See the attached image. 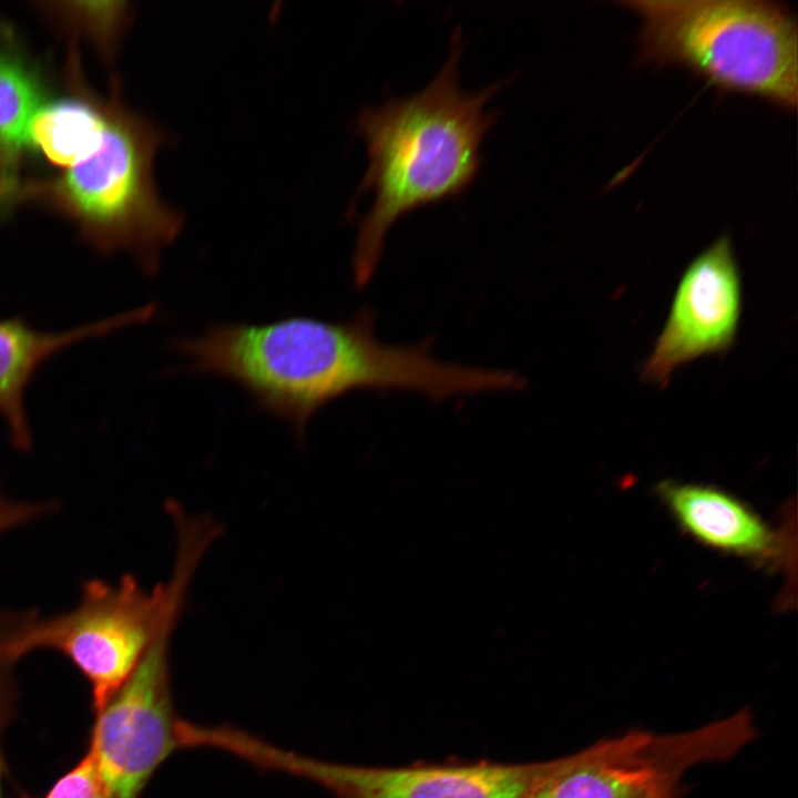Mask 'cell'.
Returning <instances> with one entry per match:
<instances>
[{"instance_id": "cell-1", "label": "cell", "mask_w": 798, "mask_h": 798, "mask_svg": "<svg viewBox=\"0 0 798 798\" xmlns=\"http://www.w3.org/2000/svg\"><path fill=\"white\" fill-rule=\"evenodd\" d=\"M174 348L193 371L238 383L297 436L317 410L358 389L442 400L508 391L513 382L508 370L438 360L426 345L385 344L368 310L345 323L290 317L264 325L219 324L176 340Z\"/></svg>"}, {"instance_id": "cell-2", "label": "cell", "mask_w": 798, "mask_h": 798, "mask_svg": "<svg viewBox=\"0 0 798 798\" xmlns=\"http://www.w3.org/2000/svg\"><path fill=\"white\" fill-rule=\"evenodd\" d=\"M460 30L439 73L418 93L366 106L356 132L367 145L368 166L358 192L371 191L359 224L352 275L365 286L375 273L386 234L402 215L463 193L481 166V144L497 121L485 109L503 81L467 92L458 81Z\"/></svg>"}, {"instance_id": "cell-3", "label": "cell", "mask_w": 798, "mask_h": 798, "mask_svg": "<svg viewBox=\"0 0 798 798\" xmlns=\"http://www.w3.org/2000/svg\"><path fill=\"white\" fill-rule=\"evenodd\" d=\"M176 530V556L167 584L152 591L130 574L117 583L88 580L78 604L68 612L41 617L17 612L4 648L16 662L35 649L66 656L91 685L99 712L130 677L165 622L180 614L186 589L213 533L202 524L183 522Z\"/></svg>"}, {"instance_id": "cell-4", "label": "cell", "mask_w": 798, "mask_h": 798, "mask_svg": "<svg viewBox=\"0 0 798 798\" xmlns=\"http://www.w3.org/2000/svg\"><path fill=\"white\" fill-rule=\"evenodd\" d=\"M642 20V57L681 65L718 90L795 110L797 21L781 3L760 0H626Z\"/></svg>"}, {"instance_id": "cell-5", "label": "cell", "mask_w": 798, "mask_h": 798, "mask_svg": "<svg viewBox=\"0 0 798 798\" xmlns=\"http://www.w3.org/2000/svg\"><path fill=\"white\" fill-rule=\"evenodd\" d=\"M163 133L119 105L108 109L100 150L54 181L50 193L103 253L131 254L145 274L180 234L182 216L158 197L152 176Z\"/></svg>"}, {"instance_id": "cell-6", "label": "cell", "mask_w": 798, "mask_h": 798, "mask_svg": "<svg viewBox=\"0 0 798 798\" xmlns=\"http://www.w3.org/2000/svg\"><path fill=\"white\" fill-rule=\"evenodd\" d=\"M757 736L745 708L677 734L628 730L550 760L531 798H684L690 768L728 760Z\"/></svg>"}, {"instance_id": "cell-7", "label": "cell", "mask_w": 798, "mask_h": 798, "mask_svg": "<svg viewBox=\"0 0 798 798\" xmlns=\"http://www.w3.org/2000/svg\"><path fill=\"white\" fill-rule=\"evenodd\" d=\"M178 615L165 622L130 677L95 713L88 753L109 798H137L158 765L181 746L167 665Z\"/></svg>"}, {"instance_id": "cell-8", "label": "cell", "mask_w": 798, "mask_h": 798, "mask_svg": "<svg viewBox=\"0 0 798 798\" xmlns=\"http://www.w3.org/2000/svg\"><path fill=\"white\" fill-rule=\"evenodd\" d=\"M254 759L257 766L316 781L334 798H531L550 767V760L354 766L308 758L266 743L257 746Z\"/></svg>"}, {"instance_id": "cell-9", "label": "cell", "mask_w": 798, "mask_h": 798, "mask_svg": "<svg viewBox=\"0 0 798 798\" xmlns=\"http://www.w3.org/2000/svg\"><path fill=\"white\" fill-rule=\"evenodd\" d=\"M732 241L717 238L685 269L665 326L643 367L646 381L665 386L674 370L726 351L741 310V285Z\"/></svg>"}, {"instance_id": "cell-10", "label": "cell", "mask_w": 798, "mask_h": 798, "mask_svg": "<svg viewBox=\"0 0 798 798\" xmlns=\"http://www.w3.org/2000/svg\"><path fill=\"white\" fill-rule=\"evenodd\" d=\"M154 313L153 305H146L63 331L39 330L21 318L0 320V417L11 444L20 451H28L32 444L24 392L48 358L73 344L144 323Z\"/></svg>"}, {"instance_id": "cell-11", "label": "cell", "mask_w": 798, "mask_h": 798, "mask_svg": "<svg viewBox=\"0 0 798 798\" xmlns=\"http://www.w3.org/2000/svg\"><path fill=\"white\" fill-rule=\"evenodd\" d=\"M658 492L676 522L700 543L764 563L787 559V539L734 495L715 487L672 481L663 482Z\"/></svg>"}, {"instance_id": "cell-12", "label": "cell", "mask_w": 798, "mask_h": 798, "mask_svg": "<svg viewBox=\"0 0 798 798\" xmlns=\"http://www.w3.org/2000/svg\"><path fill=\"white\" fill-rule=\"evenodd\" d=\"M108 109L81 99L44 103L28 127V144L52 164L72 168L96 153L103 142Z\"/></svg>"}, {"instance_id": "cell-13", "label": "cell", "mask_w": 798, "mask_h": 798, "mask_svg": "<svg viewBox=\"0 0 798 798\" xmlns=\"http://www.w3.org/2000/svg\"><path fill=\"white\" fill-rule=\"evenodd\" d=\"M43 104L34 73L17 57L0 53V152L8 161L28 145L30 121Z\"/></svg>"}, {"instance_id": "cell-14", "label": "cell", "mask_w": 798, "mask_h": 798, "mask_svg": "<svg viewBox=\"0 0 798 798\" xmlns=\"http://www.w3.org/2000/svg\"><path fill=\"white\" fill-rule=\"evenodd\" d=\"M63 11L101 39L114 38L126 16L123 2H75Z\"/></svg>"}, {"instance_id": "cell-15", "label": "cell", "mask_w": 798, "mask_h": 798, "mask_svg": "<svg viewBox=\"0 0 798 798\" xmlns=\"http://www.w3.org/2000/svg\"><path fill=\"white\" fill-rule=\"evenodd\" d=\"M43 798H109V796L99 777L92 756L86 753Z\"/></svg>"}, {"instance_id": "cell-16", "label": "cell", "mask_w": 798, "mask_h": 798, "mask_svg": "<svg viewBox=\"0 0 798 798\" xmlns=\"http://www.w3.org/2000/svg\"><path fill=\"white\" fill-rule=\"evenodd\" d=\"M16 612L0 608V739L2 730L11 717L14 699L17 697V684L13 675V661L4 648L6 638L11 630ZM1 773L2 760L0 751V798L1 796Z\"/></svg>"}, {"instance_id": "cell-17", "label": "cell", "mask_w": 798, "mask_h": 798, "mask_svg": "<svg viewBox=\"0 0 798 798\" xmlns=\"http://www.w3.org/2000/svg\"><path fill=\"white\" fill-rule=\"evenodd\" d=\"M48 501H17L0 497V534L50 513Z\"/></svg>"}]
</instances>
